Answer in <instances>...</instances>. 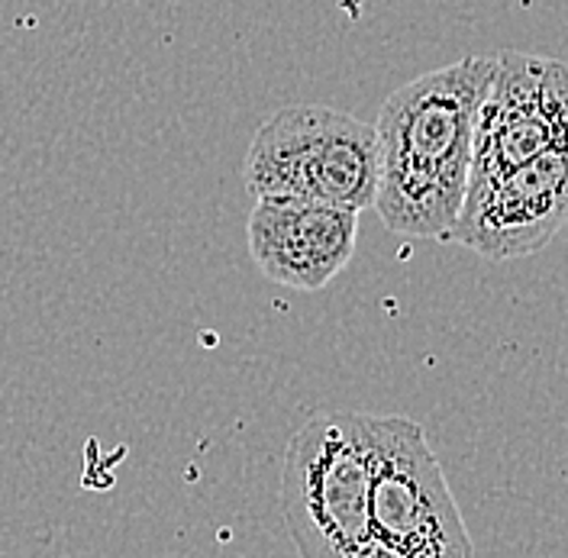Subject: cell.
I'll return each instance as SVG.
<instances>
[{"label":"cell","mask_w":568,"mask_h":558,"mask_svg":"<svg viewBox=\"0 0 568 558\" xmlns=\"http://www.w3.org/2000/svg\"><path fill=\"white\" fill-rule=\"evenodd\" d=\"M491 69V55H465L407 81L385 101L375 123L372 207L390 233L449 243L468 191L475 120Z\"/></svg>","instance_id":"1"},{"label":"cell","mask_w":568,"mask_h":558,"mask_svg":"<svg viewBox=\"0 0 568 558\" xmlns=\"http://www.w3.org/2000/svg\"><path fill=\"white\" fill-rule=\"evenodd\" d=\"M365 414H314L287 443L282 514L301 558H390L372 529Z\"/></svg>","instance_id":"2"},{"label":"cell","mask_w":568,"mask_h":558,"mask_svg":"<svg viewBox=\"0 0 568 558\" xmlns=\"http://www.w3.org/2000/svg\"><path fill=\"white\" fill-rule=\"evenodd\" d=\"M243 181L255 201L291 197L362 213L378 187L375 126L336 106H282L248 142Z\"/></svg>","instance_id":"3"},{"label":"cell","mask_w":568,"mask_h":558,"mask_svg":"<svg viewBox=\"0 0 568 558\" xmlns=\"http://www.w3.org/2000/svg\"><path fill=\"white\" fill-rule=\"evenodd\" d=\"M372 529L390 558H475L459 504L424 426L365 414Z\"/></svg>","instance_id":"4"},{"label":"cell","mask_w":568,"mask_h":558,"mask_svg":"<svg viewBox=\"0 0 568 558\" xmlns=\"http://www.w3.org/2000/svg\"><path fill=\"white\" fill-rule=\"evenodd\" d=\"M556 149H568V69L546 55H495L475 120L468 187Z\"/></svg>","instance_id":"5"},{"label":"cell","mask_w":568,"mask_h":558,"mask_svg":"<svg viewBox=\"0 0 568 558\" xmlns=\"http://www.w3.org/2000/svg\"><path fill=\"white\" fill-rule=\"evenodd\" d=\"M568 223V149L546 152L465 191L449 243L488 262L527 258Z\"/></svg>","instance_id":"6"},{"label":"cell","mask_w":568,"mask_h":558,"mask_svg":"<svg viewBox=\"0 0 568 558\" xmlns=\"http://www.w3.org/2000/svg\"><path fill=\"white\" fill-rule=\"evenodd\" d=\"M358 213L329 204L258 197L246 245L255 268L291 291H320L353 262Z\"/></svg>","instance_id":"7"}]
</instances>
